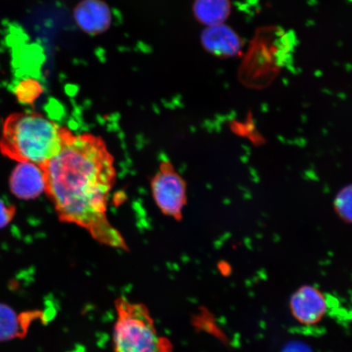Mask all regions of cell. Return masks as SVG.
I'll return each instance as SVG.
<instances>
[{"label": "cell", "mask_w": 352, "mask_h": 352, "mask_svg": "<svg viewBox=\"0 0 352 352\" xmlns=\"http://www.w3.org/2000/svg\"><path fill=\"white\" fill-rule=\"evenodd\" d=\"M43 168L46 192L61 221L85 228L101 244L127 250L124 239L107 218L116 169L102 139L74 135Z\"/></svg>", "instance_id": "cell-1"}, {"label": "cell", "mask_w": 352, "mask_h": 352, "mask_svg": "<svg viewBox=\"0 0 352 352\" xmlns=\"http://www.w3.org/2000/svg\"><path fill=\"white\" fill-rule=\"evenodd\" d=\"M74 134L38 113H15L3 122L0 151L19 162L45 166Z\"/></svg>", "instance_id": "cell-2"}, {"label": "cell", "mask_w": 352, "mask_h": 352, "mask_svg": "<svg viewBox=\"0 0 352 352\" xmlns=\"http://www.w3.org/2000/svg\"><path fill=\"white\" fill-rule=\"evenodd\" d=\"M117 320L113 327L114 352H173L168 338L158 334L148 307L126 297L116 301Z\"/></svg>", "instance_id": "cell-3"}, {"label": "cell", "mask_w": 352, "mask_h": 352, "mask_svg": "<svg viewBox=\"0 0 352 352\" xmlns=\"http://www.w3.org/2000/svg\"><path fill=\"white\" fill-rule=\"evenodd\" d=\"M152 192L162 212L176 220L182 219L187 204L186 183L170 162H162L151 182Z\"/></svg>", "instance_id": "cell-4"}, {"label": "cell", "mask_w": 352, "mask_h": 352, "mask_svg": "<svg viewBox=\"0 0 352 352\" xmlns=\"http://www.w3.org/2000/svg\"><path fill=\"white\" fill-rule=\"evenodd\" d=\"M12 192L22 200L34 199L46 192L45 170L32 162H19L11 175Z\"/></svg>", "instance_id": "cell-5"}, {"label": "cell", "mask_w": 352, "mask_h": 352, "mask_svg": "<svg viewBox=\"0 0 352 352\" xmlns=\"http://www.w3.org/2000/svg\"><path fill=\"white\" fill-rule=\"evenodd\" d=\"M74 19L83 32L103 34L112 23V12L103 0H82L74 10Z\"/></svg>", "instance_id": "cell-6"}, {"label": "cell", "mask_w": 352, "mask_h": 352, "mask_svg": "<svg viewBox=\"0 0 352 352\" xmlns=\"http://www.w3.org/2000/svg\"><path fill=\"white\" fill-rule=\"evenodd\" d=\"M290 308L299 322L311 325L323 318L327 310V302L320 290L311 286H303L294 294Z\"/></svg>", "instance_id": "cell-7"}, {"label": "cell", "mask_w": 352, "mask_h": 352, "mask_svg": "<svg viewBox=\"0 0 352 352\" xmlns=\"http://www.w3.org/2000/svg\"><path fill=\"white\" fill-rule=\"evenodd\" d=\"M41 311L16 312L0 302V342L25 338L34 321L45 319Z\"/></svg>", "instance_id": "cell-8"}, {"label": "cell", "mask_w": 352, "mask_h": 352, "mask_svg": "<svg viewBox=\"0 0 352 352\" xmlns=\"http://www.w3.org/2000/svg\"><path fill=\"white\" fill-rule=\"evenodd\" d=\"M204 45L220 55L232 56L239 52L241 43L236 35L221 25L211 26L204 35Z\"/></svg>", "instance_id": "cell-9"}, {"label": "cell", "mask_w": 352, "mask_h": 352, "mask_svg": "<svg viewBox=\"0 0 352 352\" xmlns=\"http://www.w3.org/2000/svg\"><path fill=\"white\" fill-rule=\"evenodd\" d=\"M195 12L202 23L209 26L220 25L230 15V0H196Z\"/></svg>", "instance_id": "cell-10"}, {"label": "cell", "mask_w": 352, "mask_h": 352, "mask_svg": "<svg viewBox=\"0 0 352 352\" xmlns=\"http://www.w3.org/2000/svg\"><path fill=\"white\" fill-rule=\"evenodd\" d=\"M42 83L36 78H25L17 83L13 90L16 98L22 104H33L43 94Z\"/></svg>", "instance_id": "cell-11"}, {"label": "cell", "mask_w": 352, "mask_h": 352, "mask_svg": "<svg viewBox=\"0 0 352 352\" xmlns=\"http://www.w3.org/2000/svg\"><path fill=\"white\" fill-rule=\"evenodd\" d=\"M351 186H347L341 189L334 199V210L343 221L351 222Z\"/></svg>", "instance_id": "cell-12"}, {"label": "cell", "mask_w": 352, "mask_h": 352, "mask_svg": "<svg viewBox=\"0 0 352 352\" xmlns=\"http://www.w3.org/2000/svg\"><path fill=\"white\" fill-rule=\"evenodd\" d=\"M15 215V208L6 201L0 199V228L6 227Z\"/></svg>", "instance_id": "cell-13"}, {"label": "cell", "mask_w": 352, "mask_h": 352, "mask_svg": "<svg viewBox=\"0 0 352 352\" xmlns=\"http://www.w3.org/2000/svg\"><path fill=\"white\" fill-rule=\"evenodd\" d=\"M283 352H311V351L300 343H293V344L286 346Z\"/></svg>", "instance_id": "cell-14"}]
</instances>
